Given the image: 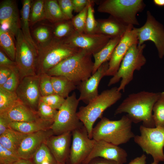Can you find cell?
I'll return each instance as SVG.
<instances>
[{
	"mask_svg": "<svg viewBox=\"0 0 164 164\" xmlns=\"http://www.w3.org/2000/svg\"><path fill=\"white\" fill-rule=\"evenodd\" d=\"M160 93L142 91L130 94L118 106L114 114L126 113L132 122H142L145 127H155L153 108Z\"/></svg>",
	"mask_w": 164,
	"mask_h": 164,
	"instance_id": "obj_1",
	"label": "cell"
},
{
	"mask_svg": "<svg viewBox=\"0 0 164 164\" xmlns=\"http://www.w3.org/2000/svg\"><path fill=\"white\" fill-rule=\"evenodd\" d=\"M92 56L81 50L64 59L46 73L50 76H64L77 86L92 75L94 65Z\"/></svg>",
	"mask_w": 164,
	"mask_h": 164,
	"instance_id": "obj_2",
	"label": "cell"
},
{
	"mask_svg": "<svg viewBox=\"0 0 164 164\" xmlns=\"http://www.w3.org/2000/svg\"><path fill=\"white\" fill-rule=\"evenodd\" d=\"M132 123L127 114L118 120L103 117L93 128L92 138L118 146L126 143L135 135L132 130Z\"/></svg>",
	"mask_w": 164,
	"mask_h": 164,
	"instance_id": "obj_3",
	"label": "cell"
},
{
	"mask_svg": "<svg viewBox=\"0 0 164 164\" xmlns=\"http://www.w3.org/2000/svg\"><path fill=\"white\" fill-rule=\"evenodd\" d=\"M122 94L114 87L103 91L86 106L80 107L77 116L86 128L89 137L92 139L93 125L98 118H101L104 112L121 99Z\"/></svg>",
	"mask_w": 164,
	"mask_h": 164,
	"instance_id": "obj_4",
	"label": "cell"
},
{
	"mask_svg": "<svg viewBox=\"0 0 164 164\" xmlns=\"http://www.w3.org/2000/svg\"><path fill=\"white\" fill-rule=\"evenodd\" d=\"M81 50L66 43L63 39L53 38L46 45L38 48L36 64V75L46 73L64 59Z\"/></svg>",
	"mask_w": 164,
	"mask_h": 164,
	"instance_id": "obj_5",
	"label": "cell"
},
{
	"mask_svg": "<svg viewBox=\"0 0 164 164\" xmlns=\"http://www.w3.org/2000/svg\"><path fill=\"white\" fill-rule=\"evenodd\" d=\"M145 6L142 0H104L100 2L97 10L126 26H134L139 25L136 16Z\"/></svg>",
	"mask_w": 164,
	"mask_h": 164,
	"instance_id": "obj_6",
	"label": "cell"
},
{
	"mask_svg": "<svg viewBox=\"0 0 164 164\" xmlns=\"http://www.w3.org/2000/svg\"><path fill=\"white\" fill-rule=\"evenodd\" d=\"M146 45L135 44L129 48L124 56L116 74L110 79L108 84L110 86L121 80L118 90L124 91L126 87L133 80L134 73L139 70L146 63V59L143 54Z\"/></svg>",
	"mask_w": 164,
	"mask_h": 164,
	"instance_id": "obj_7",
	"label": "cell"
},
{
	"mask_svg": "<svg viewBox=\"0 0 164 164\" xmlns=\"http://www.w3.org/2000/svg\"><path fill=\"white\" fill-rule=\"evenodd\" d=\"M79 102L75 92L66 98L58 110L55 120L50 128L54 135L72 132L84 125L77 115V110Z\"/></svg>",
	"mask_w": 164,
	"mask_h": 164,
	"instance_id": "obj_8",
	"label": "cell"
},
{
	"mask_svg": "<svg viewBox=\"0 0 164 164\" xmlns=\"http://www.w3.org/2000/svg\"><path fill=\"white\" fill-rule=\"evenodd\" d=\"M140 135H135L134 142L153 161L164 162V126L148 128L141 125Z\"/></svg>",
	"mask_w": 164,
	"mask_h": 164,
	"instance_id": "obj_9",
	"label": "cell"
},
{
	"mask_svg": "<svg viewBox=\"0 0 164 164\" xmlns=\"http://www.w3.org/2000/svg\"><path fill=\"white\" fill-rule=\"evenodd\" d=\"M15 36V62L21 80L25 77L36 75V64L37 53L26 41L20 29L17 31Z\"/></svg>",
	"mask_w": 164,
	"mask_h": 164,
	"instance_id": "obj_10",
	"label": "cell"
},
{
	"mask_svg": "<svg viewBox=\"0 0 164 164\" xmlns=\"http://www.w3.org/2000/svg\"><path fill=\"white\" fill-rule=\"evenodd\" d=\"M146 15L144 25L137 28L138 45H142L147 41H152L157 49L159 58L162 59L164 56V27L149 11H147Z\"/></svg>",
	"mask_w": 164,
	"mask_h": 164,
	"instance_id": "obj_11",
	"label": "cell"
},
{
	"mask_svg": "<svg viewBox=\"0 0 164 164\" xmlns=\"http://www.w3.org/2000/svg\"><path fill=\"white\" fill-rule=\"evenodd\" d=\"M71 133L72 142L68 164H82L91 152L95 140L89 137L84 125Z\"/></svg>",
	"mask_w": 164,
	"mask_h": 164,
	"instance_id": "obj_12",
	"label": "cell"
},
{
	"mask_svg": "<svg viewBox=\"0 0 164 164\" xmlns=\"http://www.w3.org/2000/svg\"><path fill=\"white\" fill-rule=\"evenodd\" d=\"M111 39L103 34L80 33L75 30L63 39L66 43L93 56L104 47Z\"/></svg>",
	"mask_w": 164,
	"mask_h": 164,
	"instance_id": "obj_13",
	"label": "cell"
},
{
	"mask_svg": "<svg viewBox=\"0 0 164 164\" xmlns=\"http://www.w3.org/2000/svg\"><path fill=\"white\" fill-rule=\"evenodd\" d=\"M135 44H138L137 28L129 26L114 50L108 62L106 76H113L116 74L127 52Z\"/></svg>",
	"mask_w": 164,
	"mask_h": 164,
	"instance_id": "obj_14",
	"label": "cell"
},
{
	"mask_svg": "<svg viewBox=\"0 0 164 164\" xmlns=\"http://www.w3.org/2000/svg\"><path fill=\"white\" fill-rule=\"evenodd\" d=\"M39 75L29 76L22 79L15 92L20 101L37 112L41 97Z\"/></svg>",
	"mask_w": 164,
	"mask_h": 164,
	"instance_id": "obj_15",
	"label": "cell"
},
{
	"mask_svg": "<svg viewBox=\"0 0 164 164\" xmlns=\"http://www.w3.org/2000/svg\"><path fill=\"white\" fill-rule=\"evenodd\" d=\"M127 156L126 151L118 145L103 140L95 141L91 152L82 164H88L96 157L113 161L119 164H124L127 162Z\"/></svg>",
	"mask_w": 164,
	"mask_h": 164,
	"instance_id": "obj_16",
	"label": "cell"
},
{
	"mask_svg": "<svg viewBox=\"0 0 164 164\" xmlns=\"http://www.w3.org/2000/svg\"><path fill=\"white\" fill-rule=\"evenodd\" d=\"M108 67V62L102 64L88 79L80 83L77 88L80 92L78 98L87 104L98 95V88L100 81L105 76Z\"/></svg>",
	"mask_w": 164,
	"mask_h": 164,
	"instance_id": "obj_17",
	"label": "cell"
},
{
	"mask_svg": "<svg viewBox=\"0 0 164 164\" xmlns=\"http://www.w3.org/2000/svg\"><path fill=\"white\" fill-rule=\"evenodd\" d=\"M53 135L50 129L28 134L23 139L18 150L19 156L21 159H32L42 145Z\"/></svg>",
	"mask_w": 164,
	"mask_h": 164,
	"instance_id": "obj_18",
	"label": "cell"
},
{
	"mask_svg": "<svg viewBox=\"0 0 164 164\" xmlns=\"http://www.w3.org/2000/svg\"><path fill=\"white\" fill-rule=\"evenodd\" d=\"M71 132L53 135L45 143L57 162L66 163L70 154L72 142Z\"/></svg>",
	"mask_w": 164,
	"mask_h": 164,
	"instance_id": "obj_19",
	"label": "cell"
},
{
	"mask_svg": "<svg viewBox=\"0 0 164 164\" xmlns=\"http://www.w3.org/2000/svg\"><path fill=\"white\" fill-rule=\"evenodd\" d=\"M0 27L15 36L20 29V18L16 2L5 0L0 4Z\"/></svg>",
	"mask_w": 164,
	"mask_h": 164,
	"instance_id": "obj_20",
	"label": "cell"
},
{
	"mask_svg": "<svg viewBox=\"0 0 164 164\" xmlns=\"http://www.w3.org/2000/svg\"><path fill=\"white\" fill-rule=\"evenodd\" d=\"M95 33L104 35L111 38L122 37L128 27L110 16L105 19L97 20Z\"/></svg>",
	"mask_w": 164,
	"mask_h": 164,
	"instance_id": "obj_21",
	"label": "cell"
},
{
	"mask_svg": "<svg viewBox=\"0 0 164 164\" xmlns=\"http://www.w3.org/2000/svg\"><path fill=\"white\" fill-rule=\"evenodd\" d=\"M0 114L7 118L11 122H32L40 118L37 112L21 101Z\"/></svg>",
	"mask_w": 164,
	"mask_h": 164,
	"instance_id": "obj_22",
	"label": "cell"
},
{
	"mask_svg": "<svg viewBox=\"0 0 164 164\" xmlns=\"http://www.w3.org/2000/svg\"><path fill=\"white\" fill-rule=\"evenodd\" d=\"M44 20L30 27L32 39L38 49L48 44L53 38V24L48 21L44 22Z\"/></svg>",
	"mask_w": 164,
	"mask_h": 164,
	"instance_id": "obj_23",
	"label": "cell"
},
{
	"mask_svg": "<svg viewBox=\"0 0 164 164\" xmlns=\"http://www.w3.org/2000/svg\"><path fill=\"white\" fill-rule=\"evenodd\" d=\"M31 0H23L20 10V29L23 35L32 48L38 53V48L32 39L30 30L29 16L31 7Z\"/></svg>",
	"mask_w": 164,
	"mask_h": 164,
	"instance_id": "obj_24",
	"label": "cell"
},
{
	"mask_svg": "<svg viewBox=\"0 0 164 164\" xmlns=\"http://www.w3.org/2000/svg\"><path fill=\"white\" fill-rule=\"evenodd\" d=\"M122 37L111 38L100 51L93 55L94 61L92 74L96 72L102 64L109 61L114 49Z\"/></svg>",
	"mask_w": 164,
	"mask_h": 164,
	"instance_id": "obj_25",
	"label": "cell"
},
{
	"mask_svg": "<svg viewBox=\"0 0 164 164\" xmlns=\"http://www.w3.org/2000/svg\"><path fill=\"white\" fill-rule=\"evenodd\" d=\"M27 135L9 128L0 135V144L17 153L22 141Z\"/></svg>",
	"mask_w": 164,
	"mask_h": 164,
	"instance_id": "obj_26",
	"label": "cell"
},
{
	"mask_svg": "<svg viewBox=\"0 0 164 164\" xmlns=\"http://www.w3.org/2000/svg\"><path fill=\"white\" fill-rule=\"evenodd\" d=\"M51 125L39 118L32 122H12L9 127L22 133L28 134L50 129Z\"/></svg>",
	"mask_w": 164,
	"mask_h": 164,
	"instance_id": "obj_27",
	"label": "cell"
},
{
	"mask_svg": "<svg viewBox=\"0 0 164 164\" xmlns=\"http://www.w3.org/2000/svg\"><path fill=\"white\" fill-rule=\"evenodd\" d=\"M51 80L55 94L65 98L77 88L75 83L64 76H51Z\"/></svg>",
	"mask_w": 164,
	"mask_h": 164,
	"instance_id": "obj_28",
	"label": "cell"
},
{
	"mask_svg": "<svg viewBox=\"0 0 164 164\" xmlns=\"http://www.w3.org/2000/svg\"><path fill=\"white\" fill-rule=\"evenodd\" d=\"M15 36L9 31L0 27V50L12 60L15 61L16 42Z\"/></svg>",
	"mask_w": 164,
	"mask_h": 164,
	"instance_id": "obj_29",
	"label": "cell"
},
{
	"mask_svg": "<svg viewBox=\"0 0 164 164\" xmlns=\"http://www.w3.org/2000/svg\"><path fill=\"white\" fill-rule=\"evenodd\" d=\"M45 19L53 24L67 20L63 15L57 0H44Z\"/></svg>",
	"mask_w": 164,
	"mask_h": 164,
	"instance_id": "obj_30",
	"label": "cell"
},
{
	"mask_svg": "<svg viewBox=\"0 0 164 164\" xmlns=\"http://www.w3.org/2000/svg\"><path fill=\"white\" fill-rule=\"evenodd\" d=\"M45 19L44 0H32L29 16L30 27Z\"/></svg>",
	"mask_w": 164,
	"mask_h": 164,
	"instance_id": "obj_31",
	"label": "cell"
},
{
	"mask_svg": "<svg viewBox=\"0 0 164 164\" xmlns=\"http://www.w3.org/2000/svg\"><path fill=\"white\" fill-rule=\"evenodd\" d=\"M21 101L15 92L0 87V114L7 111Z\"/></svg>",
	"mask_w": 164,
	"mask_h": 164,
	"instance_id": "obj_32",
	"label": "cell"
},
{
	"mask_svg": "<svg viewBox=\"0 0 164 164\" xmlns=\"http://www.w3.org/2000/svg\"><path fill=\"white\" fill-rule=\"evenodd\" d=\"M53 38L63 39L75 30L71 20H64L53 24Z\"/></svg>",
	"mask_w": 164,
	"mask_h": 164,
	"instance_id": "obj_33",
	"label": "cell"
},
{
	"mask_svg": "<svg viewBox=\"0 0 164 164\" xmlns=\"http://www.w3.org/2000/svg\"><path fill=\"white\" fill-rule=\"evenodd\" d=\"M32 159L33 164H56L57 162L45 143L42 145Z\"/></svg>",
	"mask_w": 164,
	"mask_h": 164,
	"instance_id": "obj_34",
	"label": "cell"
},
{
	"mask_svg": "<svg viewBox=\"0 0 164 164\" xmlns=\"http://www.w3.org/2000/svg\"><path fill=\"white\" fill-rule=\"evenodd\" d=\"M57 112L58 110L40 101L37 113L39 118L43 121L52 125L55 120Z\"/></svg>",
	"mask_w": 164,
	"mask_h": 164,
	"instance_id": "obj_35",
	"label": "cell"
},
{
	"mask_svg": "<svg viewBox=\"0 0 164 164\" xmlns=\"http://www.w3.org/2000/svg\"><path fill=\"white\" fill-rule=\"evenodd\" d=\"M152 111L155 127L164 126V91L160 92L154 105Z\"/></svg>",
	"mask_w": 164,
	"mask_h": 164,
	"instance_id": "obj_36",
	"label": "cell"
},
{
	"mask_svg": "<svg viewBox=\"0 0 164 164\" xmlns=\"http://www.w3.org/2000/svg\"><path fill=\"white\" fill-rule=\"evenodd\" d=\"M88 5L71 19L74 29L78 32L85 33Z\"/></svg>",
	"mask_w": 164,
	"mask_h": 164,
	"instance_id": "obj_37",
	"label": "cell"
},
{
	"mask_svg": "<svg viewBox=\"0 0 164 164\" xmlns=\"http://www.w3.org/2000/svg\"><path fill=\"white\" fill-rule=\"evenodd\" d=\"M39 75V86L41 96L55 94L51 81V76L46 73H42Z\"/></svg>",
	"mask_w": 164,
	"mask_h": 164,
	"instance_id": "obj_38",
	"label": "cell"
},
{
	"mask_svg": "<svg viewBox=\"0 0 164 164\" xmlns=\"http://www.w3.org/2000/svg\"><path fill=\"white\" fill-rule=\"evenodd\" d=\"M94 1L90 0L88 5L85 33H95L97 26V20L94 15L93 5Z\"/></svg>",
	"mask_w": 164,
	"mask_h": 164,
	"instance_id": "obj_39",
	"label": "cell"
},
{
	"mask_svg": "<svg viewBox=\"0 0 164 164\" xmlns=\"http://www.w3.org/2000/svg\"><path fill=\"white\" fill-rule=\"evenodd\" d=\"M20 81V78L17 68L13 69L10 76L1 87L5 90L15 92Z\"/></svg>",
	"mask_w": 164,
	"mask_h": 164,
	"instance_id": "obj_40",
	"label": "cell"
},
{
	"mask_svg": "<svg viewBox=\"0 0 164 164\" xmlns=\"http://www.w3.org/2000/svg\"><path fill=\"white\" fill-rule=\"evenodd\" d=\"M20 159L17 153L0 144V164H12Z\"/></svg>",
	"mask_w": 164,
	"mask_h": 164,
	"instance_id": "obj_41",
	"label": "cell"
},
{
	"mask_svg": "<svg viewBox=\"0 0 164 164\" xmlns=\"http://www.w3.org/2000/svg\"><path fill=\"white\" fill-rule=\"evenodd\" d=\"M66 98L54 94L45 96H41L40 100L52 108L58 110L64 102Z\"/></svg>",
	"mask_w": 164,
	"mask_h": 164,
	"instance_id": "obj_42",
	"label": "cell"
},
{
	"mask_svg": "<svg viewBox=\"0 0 164 164\" xmlns=\"http://www.w3.org/2000/svg\"><path fill=\"white\" fill-rule=\"evenodd\" d=\"M62 12L67 20H71L73 17V8L72 0H58Z\"/></svg>",
	"mask_w": 164,
	"mask_h": 164,
	"instance_id": "obj_43",
	"label": "cell"
},
{
	"mask_svg": "<svg viewBox=\"0 0 164 164\" xmlns=\"http://www.w3.org/2000/svg\"><path fill=\"white\" fill-rule=\"evenodd\" d=\"M0 66L7 67L12 69L17 68L15 62L11 60L1 50H0Z\"/></svg>",
	"mask_w": 164,
	"mask_h": 164,
	"instance_id": "obj_44",
	"label": "cell"
},
{
	"mask_svg": "<svg viewBox=\"0 0 164 164\" xmlns=\"http://www.w3.org/2000/svg\"><path fill=\"white\" fill-rule=\"evenodd\" d=\"M13 69L7 67L0 66V87H2L7 80Z\"/></svg>",
	"mask_w": 164,
	"mask_h": 164,
	"instance_id": "obj_45",
	"label": "cell"
},
{
	"mask_svg": "<svg viewBox=\"0 0 164 164\" xmlns=\"http://www.w3.org/2000/svg\"><path fill=\"white\" fill-rule=\"evenodd\" d=\"M91 0H72L73 11L79 13L88 4Z\"/></svg>",
	"mask_w": 164,
	"mask_h": 164,
	"instance_id": "obj_46",
	"label": "cell"
},
{
	"mask_svg": "<svg viewBox=\"0 0 164 164\" xmlns=\"http://www.w3.org/2000/svg\"><path fill=\"white\" fill-rule=\"evenodd\" d=\"M10 121L3 115L0 114V135L9 128Z\"/></svg>",
	"mask_w": 164,
	"mask_h": 164,
	"instance_id": "obj_47",
	"label": "cell"
},
{
	"mask_svg": "<svg viewBox=\"0 0 164 164\" xmlns=\"http://www.w3.org/2000/svg\"><path fill=\"white\" fill-rule=\"evenodd\" d=\"M88 164H119L111 160L101 157H96L91 160Z\"/></svg>",
	"mask_w": 164,
	"mask_h": 164,
	"instance_id": "obj_48",
	"label": "cell"
},
{
	"mask_svg": "<svg viewBox=\"0 0 164 164\" xmlns=\"http://www.w3.org/2000/svg\"><path fill=\"white\" fill-rule=\"evenodd\" d=\"M146 156L145 154L132 160L128 164H146Z\"/></svg>",
	"mask_w": 164,
	"mask_h": 164,
	"instance_id": "obj_49",
	"label": "cell"
},
{
	"mask_svg": "<svg viewBox=\"0 0 164 164\" xmlns=\"http://www.w3.org/2000/svg\"><path fill=\"white\" fill-rule=\"evenodd\" d=\"M12 164H33V163L32 161L30 159L20 158Z\"/></svg>",
	"mask_w": 164,
	"mask_h": 164,
	"instance_id": "obj_50",
	"label": "cell"
},
{
	"mask_svg": "<svg viewBox=\"0 0 164 164\" xmlns=\"http://www.w3.org/2000/svg\"><path fill=\"white\" fill-rule=\"evenodd\" d=\"M154 4L158 6H164V0H153Z\"/></svg>",
	"mask_w": 164,
	"mask_h": 164,
	"instance_id": "obj_51",
	"label": "cell"
},
{
	"mask_svg": "<svg viewBox=\"0 0 164 164\" xmlns=\"http://www.w3.org/2000/svg\"><path fill=\"white\" fill-rule=\"evenodd\" d=\"M150 164H159V162L153 161Z\"/></svg>",
	"mask_w": 164,
	"mask_h": 164,
	"instance_id": "obj_52",
	"label": "cell"
},
{
	"mask_svg": "<svg viewBox=\"0 0 164 164\" xmlns=\"http://www.w3.org/2000/svg\"><path fill=\"white\" fill-rule=\"evenodd\" d=\"M56 164H68L67 163H58L57 162Z\"/></svg>",
	"mask_w": 164,
	"mask_h": 164,
	"instance_id": "obj_53",
	"label": "cell"
}]
</instances>
